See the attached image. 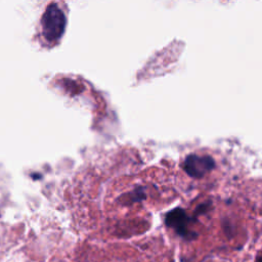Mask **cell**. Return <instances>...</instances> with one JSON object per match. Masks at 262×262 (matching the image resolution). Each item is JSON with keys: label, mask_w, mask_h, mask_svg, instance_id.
<instances>
[{"label": "cell", "mask_w": 262, "mask_h": 262, "mask_svg": "<svg viewBox=\"0 0 262 262\" xmlns=\"http://www.w3.org/2000/svg\"><path fill=\"white\" fill-rule=\"evenodd\" d=\"M42 33L46 41L56 42L63 35L66 29V16L56 4H50L41 19Z\"/></svg>", "instance_id": "obj_1"}, {"label": "cell", "mask_w": 262, "mask_h": 262, "mask_svg": "<svg viewBox=\"0 0 262 262\" xmlns=\"http://www.w3.org/2000/svg\"><path fill=\"white\" fill-rule=\"evenodd\" d=\"M215 167L214 160L209 156L189 155L183 163L184 171L193 178H202Z\"/></svg>", "instance_id": "obj_2"}, {"label": "cell", "mask_w": 262, "mask_h": 262, "mask_svg": "<svg viewBox=\"0 0 262 262\" xmlns=\"http://www.w3.org/2000/svg\"><path fill=\"white\" fill-rule=\"evenodd\" d=\"M165 222L168 227L173 228L179 235L186 238H190V234L193 233L189 229L190 218L186 212L181 208H175L166 215Z\"/></svg>", "instance_id": "obj_3"}]
</instances>
